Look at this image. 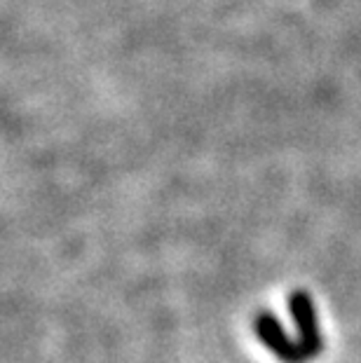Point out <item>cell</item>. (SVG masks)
<instances>
[{"label":"cell","instance_id":"obj_1","mask_svg":"<svg viewBox=\"0 0 361 363\" xmlns=\"http://www.w3.org/2000/svg\"><path fill=\"white\" fill-rule=\"evenodd\" d=\"M289 314L296 328V340L307 359H314L324 352V335H321L317 307L312 296L305 289H294L289 293Z\"/></svg>","mask_w":361,"mask_h":363},{"label":"cell","instance_id":"obj_2","mask_svg":"<svg viewBox=\"0 0 361 363\" xmlns=\"http://www.w3.org/2000/svg\"><path fill=\"white\" fill-rule=\"evenodd\" d=\"M253 330H256L258 342L267 347V352L282 363H307L310 359L305 357L296 337L289 335V330L282 326L277 314L270 310H260L253 319Z\"/></svg>","mask_w":361,"mask_h":363}]
</instances>
